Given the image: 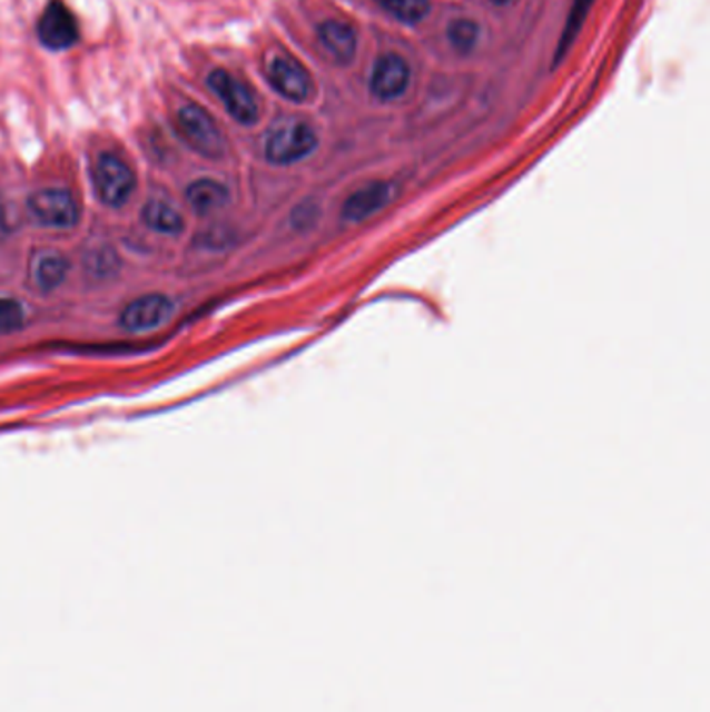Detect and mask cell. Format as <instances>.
Segmentation results:
<instances>
[{
    "instance_id": "cell-1",
    "label": "cell",
    "mask_w": 710,
    "mask_h": 712,
    "mask_svg": "<svg viewBox=\"0 0 710 712\" xmlns=\"http://www.w3.org/2000/svg\"><path fill=\"white\" fill-rule=\"evenodd\" d=\"M178 130L186 145L205 159H221L226 155V140L207 109L196 102L179 107Z\"/></svg>"
},
{
    "instance_id": "cell-2",
    "label": "cell",
    "mask_w": 710,
    "mask_h": 712,
    "mask_svg": "<svg viewBox=\"0 0 710 712\" xmlns=\"http://www.w3.org/2000/svg\"><path fill=\"white\" fill-rule=\"evenodd\" d=\"M92 181L98 200L107 207H124L136 190V176L128 162L114 152L98 155L92 165Z\"/></svg>"
},
{
    "instance_id": "cell-3",
    "label": "cell",
    "mask_w": 710,
    "mask_h": 712,
    "mask_svg": "<svg viewBox=\"0 0 710 712\" xmlns=\"http://www.w3.org/2000/svg\"><path fill=\"white\" fill-rule=\"evenodd\" d=\"M207 86L226 107L227 113L240 126H255L258 121V102L255 92L226 69H213Z\"/></svg>"
},
{
    "instance_id": "cell-4",
    "label": "cell",
    "mask_w": 710,
    "mask_h": 712,
    "mask_svg": "<svg viewBox=\"0 0 710 712\" xmlns=\"http://www.w3.org/2000/svg\"><path fill=\"white\" fill-rule=\"evenodd\" d=\"M40 44L52 52L73 49L80 42V23L63 0H49L36 26Z\"/></svg>"
},
{
    "instance_id": "cell-5",
    "label": "cell",
    "mask_w": 710,
    "mask_h": 712,
    "mask_svg": "<svg viewBox=\"0 0 710 712\" xmlns=\"http://www.w3.org/2000/svg\"><path fill=\"white\" fill-rule=\"evenodd\" d=\"M317 148V136L307 123H288L272 131L265 140V157L274 165L303 161Z\"/></svg>"
},
{
    "instance_id": "cell-6",
    "label": "cell",
    "mask_w": 710,
    "mask_h": 712,
    "mask_svg": "<svg viewBox=\"0 0 710 712\" xmlns=\"http://www.w3.org/2000/svg\"><path fill=\"white\" fill-rule=\"evenodd\" d=\"M28 209L33 219L45 227L69 229L80 221V205L67 190H40L30 196Z\"/></svg>"
},
{
    "instance_id": "cell-7",
    "label": "cell",
    "mask_w": 710,
    "mask_h": 712,
    "mask_svg": "<svg viewBox=\"0 0 710 712\" xmlns=\"http://www.w3.org/2000/svg\"><path fill=\"white\" fill-rule=\"evenodd\" d=\"M174 315V305L167 296L162 294H145L136 300H131L128 307L124 308L119 324L124 329L134 332V334H142L157 329L161 325L167 324Z\"/></svg>"
},
{
    "instance_id": "cell-8",
    "label": "cell",
    "mask_w": 710,
    "mask_h": 712,
    "mask_svg": "<svg viewBox=\"0 0 710 712\" xmlns=\"http://www.w3.org/2000/svg\"><path fill=\"white\" fill-rule=\"evenodd\" d=\"M267 78L282 97L294 102H303L310 95V78L305 67L288 55H275L267 66Z\"/></svg>"
},
{
    "instance_id": "cell-9",
    "label": "cell",
    "mask_w": 710,
    "mask_h": 712,
    "mask_svg": "<svg viewBox=\"0 0 710 712\" xmlns=\"http://www.w3.org/2000/svg\"><path fill=\"white\" fill-rule=\"evenodd\" d=\"M408 80H411V69L403 57L384 55L373 67V97L379 100H394L404 95V90L408 88Z\"/></svg>"
},
{
    "instance_id": "cell-10",
    "label": "cell",
    "mask_w": 710,
    "mask_h": 712,
    "mask_svg": "<svg viewBox=\"0 0 710 712\" xmlns=\"http://www.w3.org/2000/svg\"><path fill=\"white\" fill-rule=\"evenodd\" d=\"M394 196V188L387 181H372L358 188L355 195L348 196L342 207V219L348 224H358L372 217L373 212L382 211Z\"/></svg>"
},
{
    "instance_id": "cell-11",
    "label": "cell",
    "mask_w": 710,
    "mask_h": 712,
    "mask_svg": "<svg viewBox=\"0 0 710 712\" xmlns=\"http://www.w3.org/2000/svg\"><path fill=\"white\" fill-rule=\"evenodd\" d=\"M319 40L323 49L332 55L334 61L338 63L353 61L356 52V33L348 23L336 21V19L325 21L319 28Z\"/></svg>"
},
{
    "instance_id": "cell-12",
    "label": "cell",
    "mask_w": 710,
    "mask_h": 712,
    "mask_svg": "<svg viewBox=\"0 0 710 712\" xmlns=\"http://www.w3.org/2000/svg\"><path fill=\"white\" fill-rule=\"evenodd\" d=\"M186 198L198 215H210V212L219 211L226 207L229 192H227L226 186L219 184L217 179H196L188 186Z\"/></svg>"
},
{
    "instance_id": "cell-13",
    "label": "cell",
    "mask_w": 710,
    "mask_h": 712,
    "mask_svg": "<svg viewBox=\"0 0 710 712\" xmlns=\"http://www.w3.org/2000/svg\"><path fill=\"white\" fill-rule=\"evenodd\" d=\"M67 269L69 265L59 253H45L33 260V284L42 291L55 290L57 286L63 284Z\"/></svg>"
},
{
    "instance_id": "cell-14",
    "label": "cell",
    "mask_w": 710,
    "mask_h": 712,
    "mask_svg": "<svg viewBox=\"0 0 710 712\" xmlns=\"http://www.w3.org/2000/svg\"><path fill=\"white\" fill-rule=\"evenodd\" d=\"M146 226L159 234H167V236H178L184 231V219L179 215L176 207H171L169 202L165 200H150L146 202L145 211Z\"/></svg>"
},
{
    "instance_id": "cell-15",
    "label": "cell",
    "mask_w": 710,
    "mask_h": 712,
    "mask_svg": "<svg viewBox=\"0 0 710 712\" xmlns=\"http://www.w3.org/2000/svg\"><path fill=\"white\" fill-rule=\"evenodd\" d=\"M389 16L403 23H420L430 13V0H377Z\"/></svg>"
},
{
    "instance_id": "cell-16",
    "label": "cell",
    "mask_w": 710,
    "mask_h": 712,
    "mask_svg": "<svg viewBox=\"0 0 710 712\" xmlns=\"http://www.w3.org/2000/svg\"><path fill=\"white\" fill-rule=\"evenodd\" d=\"M26 322V313L21 303L13 298H0V334L17 332Z\"/></svg>"
},
{
    "instance_id": "cell-17",
    "label": "cell",
    "mask_w": 710,
    "mask_h": 712,
    "mask_svg": "<svg viewBox=\"0 0 710 712\" xmlns=\"http://www.w3.org/2000/svg\"><path fill=\"white\" fill-rule=\"evenodd\" d=\"M448 36H451V42L454 44V49L467 52V50L473 49L475 42H477V26H475L473 21H469V19H458V21L452 23Z\"/></svg>"
},
{
    "instance_id": "cell-18",
    "label": "cell",
    "mask_w": 710,
    "mask_h": 712,
    "mask_svg": "<svg viewBox=\"0 0 710 712\" xmlns=\"http://www.w3.org/2000/svg\"><path fill=\"white\" fill-rule=\"evenodd\" d=\"M590 7H592V0H575V9L571 11V21H569V26H566L565 40H563L561 47H559V57L569 49V44H571V40L575 38V32L580 30L581 21L588 16Z\"/></svg>"
},
{
    "instance_id": "cell-19",
    "label": "cell",
    "mask_w": 710,
    "mask_h": 712,
    "mask_svg": "<svg viewBox=\"0 0 710 712\" xmlns=\"http://www.w3.org/2000/svg\"><path fill=\"white\" fill-rule=\"evenodd\" d=\"M92 263H97V267H92V271H95V276H109V274H114L115 269H117V259H115L114 253H109V250H100L98 255H92Z\"/></svg>"
},
{
    "instance_id": "cell-20",
    "label": "cell",
    "mask_w": 710,
    "mask_h": 712,
    "mask_svg": "<svg viewBox=\"0 0 710 712\" xmlns=\"http://www.w3.org/2000/svg\"><path fill=\"white\" fill-rule=\"evenodd\" d=\"M492 2H494V4H506L509 0H492Z\"/></svg>"
}]
</instances>
